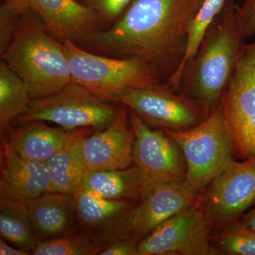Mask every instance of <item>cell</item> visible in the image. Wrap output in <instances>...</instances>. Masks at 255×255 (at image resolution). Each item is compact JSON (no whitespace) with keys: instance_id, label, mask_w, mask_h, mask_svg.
<instances>
[{"instance_id":"cell-8","label":"cell","mask_w":255,"mask_h":255,"mask_svg":"<svg viewBox=\"0 0 255 255\" xmlns=\"http://www.w3.org/2000/svg\"><path fill=\"white\" fill-rule=\"evenodd\" d=\"M115 102L126 106L147 126L157 129L188 130L211 113L199 101L174 91L164 82L129 89L120 94Z\"/></svg>"},{"instance_id":"cell-22","label":"cell","mask_w":255,"mask_h":255,"mask_svg":"<svg viewBox=\"0 0 255 255\" xmlns=\"http://www.w3.org/2000/svg\"><path fill=\"white\" fill-rule=\"evenodd\" d=\"M32 98L27 86L2 60L0 63V131L28 110Z\"/></svg>"},{"instance_id":"cell-12","label":"cell","mask_w":255,"mask_h":255,"mask_svg":"<svg viewBox=\"0 0 255 255\" xmlns=\"http://www.w3.org/2000/svg\"><path fill=\"white\" fill-rule=\"evenodd\" d=\"M201 194L184 182L159 183L132 210L128 234L140 242L161 223L199 202Z\"/></svg>"},{"instance_id":"cell-20","label":"cell","mask_w":255,"mask_h":255,"mask_svg":"<svg viewBox=\"0 0 255 255\" xmlns=\"http://www.w3.org/2000/svg\"><path fill=\"white\" fill-rule=\"evenodd\" d=\"M95 130L90 128H82L61 150L46 162L52 192L75 195L81 188L87 171L83 152L84 140Z\"/></svg>"},{"instance_id":"cell-4","label":"cell","mask_w":255,"mask_h":255,"mask_svg":"<svg viewBox=\"0 0 255 255\" xmlns=\"http://www.w3.org/2000/svg\"><path fill=\"white\" fill-rule=\"evenodd\" d=\"M72 82L94 95L115 102L129 89L152 86L163 82L157 71L135 58H119L92 53L71 40L63 42Z\"/></svg>"},{"instance_id":"cell-1","label":"cell","mask_w":255,"mask_h":255,"mask_svg":"<svg viewBox=\"0 0 255 255\" xmlns=\"http://www.w3.org/2000/svg\"><path fill=\"white\" fill-rule=\"evenodd\" d=\"M204 1L132 0L113 25L76 44L105 56L142 60L166 83L182 63L189 27Z\"/></svg>"},{"instance_id":"cell-5","label":"cell","mask_w":255,"mask_h":255,"mask_svg":"<svg viewBox=\"0 0 255 255\" xmlns=\"http://www.w3.org/2000/svg\"><path fill=\"white\" fill-rule=\"evenodd\" d=\"M161 130L180 147L187 167L184 182L199 194L235 161L232 139L219 104L196 127L185 130Z\"/></svg>"},{"instance_id":"cell-29","label":"cell","mask_w":255,"mask_h":255,"mask_svg":"<svg viewBox=\"0 0 255 255\" xmlns=\"http://www.w3.org/2000/svg\"><path fill=\"white\" fill-rule=\"evenodd\" d=\"M135 238L124 237L110 243L100 253V255H139L138 244Z\"/></svg>"},{"instance_id":"cell-30","label":"cell","mask_w":255,"mask_h":255,"mask_svg":"<svg viewBox=\"0 0 255 255\" xmlns=\"http://www.w3.org/2000/svg\"><path fill=\"white\" fill-rule=\"evenodd\" d=\"M4 4L16 10L21 14H25L29 11L27 0H2Z\"/></svg>"},{"instance_id":"cell-16","label":"cell","mask_w":255,"mask_h":255,"mask_svg":"<svg viewBox=\"0 0 255 255\" xmlns=\"http://www.w3.org/2000/svg\"><path fill=\"white\" fill-rule=\"evenodd\" d=\"M0 198L26 201L52 192L46 163L23 158L1 137Z\"/></svg>"},{"instance_id":"cell-28","label":"cell","mask_w":255,"mask_h":255,"mask_svg":"<svg viewBox=\"0 0 255 255\" xmlns=\"http://www.w3.org/2000/svg\"><path fill=\"white\" fill-rule=\"evenodd\" d=\"M235 20L242 36L251 38L255 34V0H242L241 4L236 7Z\"/></svg>"},{"instance_id":"cell-17","label":"cell","mask_w":255,"mask_h":255,"mask_svg":"<svg viewBox=\"0 0 255 255\" xmlns=\"http://www.w3.org/2000/svg\"><path fill=\"white\" fill-rule=\"evenodd\" d=\"M80 129L54 128L43 122H32L19 128H8L1 135L18 155L46 163L77 135Z\"/></svg>"},{"instance_id":"cell-11","label":"cell","mask_w":255,"mask_h":255,"mask_svg":"<svg viewBox=\"0 0 255 255\" xmlns=\"http://www.w3.org/2000/svg\"><path fill=\"white\" fill-rule=\"evenodd\" d=\"M128 112L135 135L132 163L141 169L150 187L159 183L184 182L187 163L177 142L163 130L150 128L136 114Z\"/></svg>"},{"instance_id":"cell-3","label":"cell","mask_w":255,"mask_h":255,"mask_svg":"<svg viewBox=\"0 0 255 255\" xmlns=\"http://www.w3.org/2000/svg\"><path fill=\"white\" fill-rule=\"evenodd\" d=\"M31 9L23 14L1 59L21 78L32 100L59 91L72 82L62 42L47 31Z\"/></svg>"},{"instance_id":"cell-32","label":"cell","mask_w":255,"mask_h":255,"mask_svg":"<svg viewBox=\"0 0 255 255\" xmlns=\"http://www.w3.org/2000/svg\"><path fill=\"white\" fill-rule=\"evenodd\" d=\"M237 223L241 226L255 231V207L247 214H243Z\"/></svg>"},{"instance_id":"cell-23","label":"cell","mask_w":255,"mask_h":255,"mask_svg":"<svg viewBox=\"0 0 255 255\" xmlns=\"http://www.w3.org/2000/svg\"><path fill=\"white\" fill-rule=\"evenodd\" d=\"M227 0H204L199 12L193 20L189 32L187 50L177 71L166 82L174 91H179L183 70L196 54L206 30L224 8Z\"/></svg>"},{"instance_id":"cell-21","label":"cell","mask_w":255,"mask_h":255,"mask_svg":"<svg viewBox=\"0 0 255 255\" xmlns=\"http://www.w3.org/2000/svg\"><path fill=\"white\" fill-rule=\"evenodd\" d=\"M0 235L31 254L38 241L24 201L0 198Z\"/></svg>"},{"instance_id":"cell-19","label":"cell","mask_w":255,"mask_h":255,"mask_svg":"<svg viewBox=\"0 0 255 255\" xmlns=\"http://www.w3.org/2000/svg\"><path fill=\"white\" fill-rule=\"evenodd\" d=\"M151 188L137 165L116 170L87 171L81 189L105 199L139 204Z\"/></svg>"},{"instance_id":"cell-9","label":"cell","mask_w":255,"mask_h":255,"mask_svg":"<svg viewBox=\"0 0 255 255\" xmlns=\"http://www.w3.org/2000/svg\"><path fill=\"white\" fill-rule=\"evenodd\" d=\"M211 233L232 226L255 204V156L233 162L201 193Z\"/></svg>"},{"instance_id":"cell-2","label":"cell","mask_w":255,"mask_h":255,"mask_svg":"<svg viewBox=\"0 0 255 255\" xmlns=\"http://www.w3.org/2000/svg\"><path fill=\"white\" fill-rule=\"evenodd\" d=\"M227 1L183 70L179 87V92L199 101L210 112L219 104L246 44L235 20L236 7Z\"/></svg>"},{"instance_id":"cell-6","label":"cell","mask_w":255,"mask_h":255,"mask_svg":"<svg viewBox=\"0 0 255 255\" xmlns=\"http://www.w3.org/2000/svg\"><path fill=\"white\" fill-rule=\"evenodd\" d=\"M121 106L72 82L54 94L33 99L28 110L16 122H48L66 129L90 128L101 130L116 120Z\"/></svg>"},{"instance_id":"cell-25","label":"cell","mask_w":255,"mask_h":255,"mask_svg":"<svg viewBox=\"0 0 255 255\" xmlns=\"http://www.w3.org/2000/svg\"><path fill=\"white\" fill-rule=\"evenodd\" d=\"M216 250L231 255H255V231L236 222L210 237Z\"/></svg>"},{"instance_id":"cell-26","label":"cell","mask_w":255,"mask_h":255,"mask_svg":"<svg viewBox=\"0 0 255 255\" xmlns=\"http://www.w3.org/2000/svg\"><path fill=\"white\" fill-rule=\"evenodd\" d=\"M100 19L104 29L113 25L124 14L132 0H77Z\"/></svg>"},{"instance_id":"cell-10","label":"cell","mask_w":255,"mask_h":255,"mask_svg":"<svg viewBox=\"0 0 255 255\" xmlns=\"http://www.w3.org/2000/svg\"><path fill=\"white\" fill-rule=\"evenodd\" d=\"M199 203L161 223L138 244L139 255H216Z\"/></svg>"},{"instance_id":"cell-31","label":"cell","mask_w":255,"mask_h":255,"mask_svg":"<svg viewBox=\"0 0 255 255\" xmlns=\"http://www.w3.org/2000/svg\"><path fill=\"white\" fill-rule=\"evenodd\" d=\"M0 255H28V252L23 251L21 248H15L10 247L5 243L4 240H0Z\"/></svg>"},{"instance_id":"cell-7","label":"cell","mask_w":255,"mask_h":255,"mask_svg":"<svg viewBox=\"0 0 255 255\" xmlns=\"http://www.w3.org/2000/svg\"><path fill=\"white\" fill-rule=\"evenodd\" d=\"M235 157L255 156V41L246 43L220 97Z\"/></svg>"},{"instance_id":"cell-15","label":"cell","mask_w":255,"mask_h":255,"mask_svg":"<svg viewBox=\"0 0 255 255\" xmlns=\"http://www.w3.org/2000/svg\"><path fill=\"white\" fill-rule=\"evenodd\" d=\"M47 31L63 43H75L104 29L97 15L77 0H27Z\"/></svg>"},{"instance_id":"cell-18","label":"cell","mask_w":255,"mask_h":255,"mask_svg":"<svg viewBox=\"0 0 255 255\" xmlns=\"http://www.w3.org/2000/svg\"><path fill=\"white\" fill-rule=\"evenodd\" d=\"M24 201L38 243L78 231L75 195L50 192Z\"/></svg>"},{"instance_id":"cell-13","label":"cell","mask_w":255,"mask_h":255,"mask_svg":"<svg viewBox=\"0 0 255 255\" xmlns=\"http://www.w3.org/2000/svg\"><path fill=\"white\" fill-rule=\"evenodd\" d=\"M76 226L80 232L100 243L110 244L128 237V221L138 204L112 200L81 189L75 194Z\"/></svg>"},{"instance_id":"cell-14","label":"cell","mask_w":255,"mask_h":255,"mask_svg":"<svg viewBox=\"0 0 255 255\" xmlns=\"http://www.w3.org/2000/svg\"><path fill=\"white\" fill-rule=\"evenodd\" d=\"M121 105L113 123L85 137L83 152L87 171L116 170L131 165L135 135L128 110Z\"/></svg>"},{"instance_id":"cell-27","label":"cell","mask_w":255,"mask_h":255,"mask_svg":"<svg viewBox=\"0 0 255 255\" xmlns=\"http://www.w3.org/2000/svg\"><path fill=\"white\" fill-rule=\"evenodd\" d=\"M23 14L3 3L0 8V54L9 46Z\"/></svg>"},{"instance_id":"cell-24","label":"cell","mask_w":255,"mask_h":255,"mask_svg":"<svg viewBox=\"0 0 255 255\" xmlns=\"http://www.w3.org/2000/svg\"><path fill=\"white\" fill-rule=\"evenodd\" d=\"M108 246L88 237L80 231L61 237L41 241L32 252L34 255H96Z\"/></svg>"}]
</instances>
